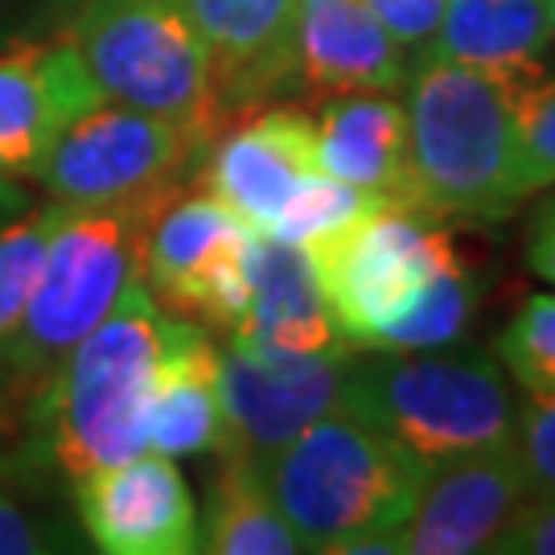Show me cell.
Segmentation results:
<instances>
[{
  "instance_id": "e0dca14e",
  "label": "cell",
  "mask_w": 555,
  "mask_h": 555,
  "mask_svg": "<svg viewBox=\"0 0 555 555\" xmlns=\"http://www.w3.org/2000/svg\"><path fill=\"white\" fill-rule=\"evenodd\" d=\"M215 62L227 116L288 91L300 0H181Z\"/></svg>"
},
{
  "instance_id": "7a4b0ae2",
  "label": "cell",
  "mask_w": 555,
  "mask_h": 555,
  "mask_svg": "<svg viewBox=\"0 0 555 555\" xmlns=\"http://www.w3.org/2000/svg\"><path fill=\"white\" fill-rule=\"evenodd\" d=\"M511 79L465 62L416 54L408 66V165L399 206L433 222H498L515 210L518 95Z\"/></svg>"
},
{
  "instance_id": "ac0fdd59",
  "label": "cell",
  "mask_w": 555,
  "mask_h": 555,
  "mask_svg": "<svg viewBox=\"0 0 555 555\" xmlns=\"http://www.w3.org/2000/svg\"><path fill=\"white\" fill-rule=\"evenodd\" d=\"M222 437L219 346L206 325L165 313L157 371L149 391V449L165 456L210 453Z\"/></svg>"
},
{
  "instance_id": "7c38bea8",
  "label": "cell",
  "mask_w": 555,
  "mask_h": 555,
  "mask_svg": "<svg viewBox=\"0 0 555 555\" xmlns=\"http://www.w3.org/2000/svg\"><path fill=\"white\" fill-rule=\"evenodd\" d=\"M318 173L313 116L300 107H247L222 128L202 157V190L235 215L247 231L268 235L284 202Z\"/></svg>"
},
{
  "instance_id": "ba28073f",
  "label": "cell",
  "mask_w": 555,
  "mask_h": 555,
  "mask_svg": "<svg viewBox=\"0 0 555 555\" xmlns=\"http://www.w3.org/2000/svg\"><path fill=\"white\" fill-rule=\"evenodd\" d=\"M206 149L173 119L100 100L62 128L34 178L62 206L165 202L198 173Z\"/></svg>"
},
{
  "instance_id": "4dcf8cb0",
  "label": "cell",
  "mask_w": 555,
  "mask_h": 555,
  "mask_svg": "<svg viewBox=\"0 0 555 555\" xmlns=\"http://www.w3.org/2000/svg\"><path fill=\"white\" fill-rule=\"evenodd\" d=\"M527 268L539 280L555 284V198H547L531 219L527 231Z\"/></svg>"
},
{
  "instance_id": "9c48e42d",
  "label": "cell",
  "mask_w": 555,
  "mask_h": 555,
  "mask_svg": "<svg viewBox=\"0 0 555 555\" xmlns=\"http://www.w3.org/2000/svg\"><path fill=\"white\" fill-rule=\"evenodd\" d=\"M251 235L215 194L178 190L149 222L140 280L165 313L231 334L247 305Z\"/></svg>"
},
{
  "instance_id": "83f0119b",
  "label": "cell",
  "mask_w": 555,
  "mask_h": 555,
  "mask_svg": "<svg viewBox=\"0 0 555 555\" xmlns=\"http://www.w3.org/2000/svg\"><path fill=\"white\" fill-rule=\"evenodd\" d=\"M515 456L527 498L555 494V399H527L515 416Z\"/></svg>"
},
{
  "instance_id": "d6986e66",
  "label": "cell",
  "mask_w": 555,
  "mask_h": 555,
  "mask_svg": "<svg viewBox=\"0 0 555 555\" xmlns=\"http://www.w3.org/2000/svg\"><path fill=\"white\" fill-rule=\"evenodd\" d=\"M318 173L346 181L378 198H403L408 116L403 103L383 91H350L321 100L313 116Z\"/></svg>"
},
{
  "instance_id": "8fae6325",
  "label": "cell",
  "mask_w": 555,
  "mask_h": 555,
  "mask_svg": "<svg viewBox=\"0 0 555 555\" xmlns=\"http://www.w3.org/2000/svg\"><path fill=\"white\" fill-rule=\"evenodd\" d=\"M75 518L91 547L107 555H194L198 502L178 456L157 449L107 465L70 486Z\"/></svg>"
},
{
  "instance_id": "d6a6232c",
  "label": "cell",
  "mask_w": 555,
  "mask_h": 555,
  "mask_svg": "<svg viewBox=\"0 0 555 555\" xmlns=\"http://www.w3.org/2000/svg\"><path fill=\"white\" fill-rule=\"evenodd\" d=\"M25 206H29V194L21 190L17 181H9V185L0 190V227H4V222L13 219V215H21Z\"/></svg>"
},
{
  "instance_id": "7402d4cb",
  "label": "cell",
  "mask_w": 555,
  "mask_h": 555,
  "mask_svg": "<svg viewBox=\"0 0 555 555\" xmlns=\"http://www.w3.org/2000/svg\"><path fill=\"white\" fill-rule=\"evenodd\" d=\"M54 477L21 449L0 453V555L79 552L75 527L54 506Z\"/></svg>"
},
{
  "instance_id": "3957f363",
  "label": "cell",
  "mask_w": 555,
  "mask_h": 555,
  "mask_svg": "<svg viewBox=\"0 0 555 555\" xmlns=\"http://www.w3.org/2000/svg\"><path fill=\"white\" fill-rule=\"evenodd\" d=\"M259 469L300 547L341 555H399L396 531L428 477V465L346 408L300 428Z\"/></svg>"
},
{
  "instance_id": "30bf717a",
  "label": "cell",
  "mask_w": 555,
  "mask_h": 555,
  "mask_svg": "<svg viewBox=\"0 0 555 555\" xmlns=\"http://www.w3.org/2000/svg\"><path fill=\"white\" fill-rule=\"evenodd\" d=\"M350 350L330 354H259L247 346L219 350L222 437L215 453L263 461L284 449L300 428L341 403V375Z\"/></svg>"
},
{
  "instance_id": "5bb4252c",
  "label": "cell",
  "mask_w": 555,
  "mask_h": 555,
  "mask_svg": "<svg viewBox=\"0 0 555 555\" xmlns=\"http://www.w3.org/2000/svg\"><path fill=\"white\" fill-rule=\"evenodd\" d=\"M408 79V59L366 0H300L293 25L288 91L330 100L350 91L391 95Z\"/></svg>"
},
{
  "instance_id": "52a82bcc",
  "label": "cell",
  "mask_w": 555,
  "mask_h": 555,
  "mask_svg": "<svg viewBox=\"0 0 555 555\" xmlns=\"http://www.w3.org/2000/svg\"><path fill=\"white\" fill-rule=\"evenodd\" d=\"M318 272L321 297L337 337L350 350H371L375 337L396 325L433 280L453 268L461 251L444 222L383 198L341 231L305 247Z\"/></svg>"
},
{
  "instance_id": "9a60e30c",
  "label": "cell",
  "mask_w": 555,
  "mask_h": 555,
  "mask_svg": "<svg viewBox=\"0 0 555 555\" xmlns=\"http://www.w3.org/2000/svg\"><path fill=\"white\" fill-rule=\"evenodd\" d=\"M100 100L70 38L0 54V169L34 178L62 128Z\"/></svg>"
},
{
  "instance_id": "e575fe53",
  "label": "cell",
  "mask_w": 555,
  "mask_h": 555,
  "mask_svg": "<svg viewBox=\"0 0 555 555\" xmlns=\"http://www.w3.org/2000/svg\"><path fill=\"white\" fill-rule=\"evenodd\" d=\"M552 21H555V0H552Z\"/></svg>"
},
{
  "instance_id": "4fadbf2b",
  "label": "cell",
  "mask_w": 555,
  "mask_h": 555,
  "mask_svg": "<svg viewBox=\"0 0 555 555\" xmlns=\"http://www.w3.org/2000/svg\"><path fill=\"white\" fill-rule=\"evenodd\" d=\"M527 498L515 444H498L428 469L408 522L396 531L408 555H477L494 547L498 531Z\"/></svg>"
},
{
  "instance_id": "d4e9b609",
  "label": "cell",
  "mask_w": 555,
  "mask_h": 555,
  "mask_svg": "<svg viewBox=\"0 0 555 555\" xmlns=\"http://www.w3.org/2000/svg\"><path fill=\"white\" fill-rule=\"evenodd\" d=\"M498 362L527 399H555V293H535L498 334Z\"/></svg>"
},
{
  "instance_id": "5b68a950",
  "label": "cell",
  "mask_w": 555,
  "mask_h": 555,
  "mask_svg": "<svg viewBox=\"0 0 555 555\" xmlns=\"http://www.w3.org/2000/svg\"><path fill=\"white\" fill-rule=\"evenodd\" d=\"M165 202L62 206L25 318L0 346V358L29 391L116 309L128 284L140 280L144 235Z\"/></svg>"
},
{
  "instance_id": "f1b7e54d",
  "label": "cell",
  "mask_w": 555,
  "mask_h": 555,
  "mask_svg": "<svg viewBox=\"0 0 555 555\" xmlns=\"http://www.w3.org/2000/svg\"><path fill=\"white\" fill-rule=\"evenodd\" d=\"M490 552L502 555H555V494H531L506 518Z\"/></svg>"
},
{
  "instance_id": "8992f818",
  "label": "cell",
  "mask_w": 555,
  "mask_h": 555,
  "mask_svg": "<svg viewBox=\"0 0 555 555\" xmlns=\"http://www.w3.org/2000/svg\"><path fill=\"white\" fill-rule=\"evenodd\" d=\"M70 46L103 100L173 119L206 144L231 119L210 50L181 0H87Z\"/></svg>"
},
{
  "instance_id": "ffe728a7",
  "label": "cell",
  "mask_w": 555,
  "mask_h": 555,
  "mask_svg": "<svg viewBox=\"0 0 555 555\" xmlns=\"http://www.w3.org/2000/svg\"><path fill=\"white\" fill-rule=\"evenodd\" d=\"M552 38V0H449L437 38L420 54L511 79H539V59L547 54Z\"/></svg>"
},
{
  "instance_id": "cb8c5ba5",
  "label": "cell",
  "mask_w": 555,
  "mask_h": 555,
  "mask_svg": "<svg viewBox=\"0 0 555 555\" xmlns=\"http://www.w3.org/2000/svg\"><path fill=\"white\" fill-rule=\"evenodd\" d=\"M62 219V202H46L34 210V202L0 227V346L13 337L25 318V305L34 297V284L46 263L50 235Z\"/></svg>"
},
{
  "instance_id": "4316f807",
  "label": "cell",
  "mask_w": 555,
  "mask_h": 555,
  "mask_svg": "<svg viewBox=\"0 0 555 555\" xmlns=\"http://www.w3.org/2000/svg\"><path fill=\"white\" fill-rule=\"evenodd\" d=\"M515 185L531 198L555 185V79H531L518 95L515 124Z\"/></svg>"
},
{
  "instance_id": "1f68e13d",
  "label": "cell",
  "mask_w": 555,
  "mask_h": 555,
  "mask_svg": "<svg viewBox=\"0 0 555 555\" xmlns=\"http://www.w3.org/2000/svg\"><path fill=\"white\" fill-rule=\"evenodd\" d=\"M25 399H29V387H25V383L9 371V362L0 358V428H9V424L25 412Z\"/></svg>"
},
{
  "instance_id": "277c9868",
  "label": "cell",
  "mask_w": 555,
  "mask_h": 555,
  "mask_svg": "<svg viewBox=\"0 0 555 555\" xmlns=\"http://www.w3.org/2000/svg\"><path fill=\"white\" fill-rule=\"evenodd\" d=\"M337 408L387 433L428 469L511 444L518 416L502 362L477 346L375 350L346 362Z\"/></svg>"
},
{
  "instance_id": "484cf974",
  "label": "cell",
  "mask_w": 555,
  "mask_h": 555,
  "mask_svg": "<svg viewBox=\"0 0 555 555\" xmlns=\"http://www.w3.org/2000/svg\"><path fill=\"white\" fill-rule=\"evenodd\" d=\"M375 202H383V198H378V194H366V190H354V185H346V181L325 178V173H313L293 198L284 202V210H280L276 222L268 227V235L284 238V243H297V247H309V243H318V238L341 231V227L354 222L358 215H366Z\"/></svg>"
},
{
  "instance_id": "44dd1931",
  "label": "cell",
  "mask_w": 555,
  "mask_h": 555,
  "mask_svg": "<svg viewBox=\"0 0 555 555\" xmlns=\"http://www.w3.org/2000/svg\"><path fill=\"white\" fill-rule=\"evenodd\" d=\"M198 552L210 555H293L305 552L284 522L259 461L219 449L206 502L198 506Z\"/></svg>"
},
{
  "instance_id": "2e32d148",
  "label": "cell",
  "mask_w": 555,
  "mask_h": 555,
  "mask_svg": "<svg viewBox=\"0 0 555 555\" xmlns=\"http://www.w3.org/2000/svg\"><path fill=\"white\" fill-rule=\"evenodd\" d=\"M235 346L259 354H330L350 350L334 330L309 251L272 235L247 247V305L231 330Z\"/></svg>"
},
{
  "instance_id": "6da1fadb",
  "label": "cell",
  "mask_w": 555,
  "mask_h": 555,
  "mask_svg": "<svg viewBox=\"0 0 555 555\" xmlns=\"http://www.w3.org/2000/svg\"><path fill=\"white\" fill-rule=\"evenodd\" d=\"M160 334L165 313L144 280H137L116 309L34 383L21 412V449L54 481L75 486L149 449V391Z\"/></svg>"
},
{
  "instance_id": "f546056e",
  "label": "cell",
  "mask_w": 555,
  "mask_h": 555,
  "mask_svg": "<svg viewBox=\"0 0 555 555\" xmlns=\"http://www.w3.org/2000/svg\"><path fill=\"white\" fill-rule=\"evenodd\" d=\"M371 13L383 21V29L403 46V50H424L437 38L440 17L449 0H366Z\"/></svg>"
},
{
  "instance_id": "603a6c76",
  "label": "cell",
  "mask_w": 555,
  "mask_h": 555,
  "mask_svg": "<svg viewBox=\"0 0 555 555\" xmlns=\"http://www.w3.org/2000/svg\"><path fill=\"white\" fill-rule=\"evenodd\" d=\"M486 293V276L474 272L465 259H456L453 268H444L424 297L375 337L371 350H440L453 346L461 330L469 325V318L477 313V300Z\"/></svg>"
},
{
  "instance_id": "836d02e7",
  "label": "cell",
  "mask_w": 555,
  "mask_h": 555,
  "mask_svg": "<svg viewBox=\"0 0 555 555\" xmlns=\"http://www.w3.org/2000/svg\"><path fill=\"white\" fill-rule=\"evenodd\" d=\"M9 181H13V178H9V173H4V169H0V190H4V185H9Z\"/></svg>"
}]
</instances>
